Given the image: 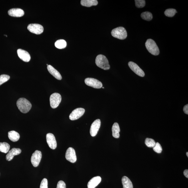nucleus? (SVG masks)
Masks as SVG:
<instances>
[{
  "label": "nucleus",
  "mask_w": 188,
  "mask_h": 188,
  "mask_svg": "<svg viewBox=\"0 0 188 188\" xmlns=\"http://www.w3.org/2000/svg\"><path fill=\"white\" fill-rule=\"evenodd\" d=\"M17 107L20 112L23 113H27L31 110V104L26 98H20L16 103Z\"/></svg>",
  "instance_id": "obj_1"
},
{
  "label": "nucleus",
  "mask_w": 188,
  "mask_h": 188,
  "mask_svg": "<svg viewBox=\"0 0 188 188\" xmlns=\"http://www.w3.org/2000/svg\"><path fill=\"white\" fill-rule=\"evenodd\" d=\"M96 66L105 70H108L110 68L109 62L107 58L104 55H98L96 59Z\"/></svg>",
  "instance_id": "obj_2"
},
{
  "label": "nucleus",
  "mask_w": 188,
  "mask_h": 188,
  "mask_svg": "<svg viewBox=\"0 0 188 188\" xmlns=\"http://www.w3.org/2000/svg\"><path fill=\"white\" fill-rule=\"evenodd\" d=\"M147 50L152 55L158 56L160 53V50L157 44L152 39H147L145 43Z\"/></svg>",
  "instance_id": "obj_3"
},
{
  "label": "nucleus",
  "mask_w": 188,
  "mask_h": 188,
  "mask_svg": "<svg viewBox=\"0 0 188 188\" xmlns=\"http://www.w3.org/2000/svg\"><path fill=\"white\" fill-rule=\"evenodd\" d=\"M111 34L114 38L123 40L127 38V33L125 29L123 27H118L113 29Z\"/></svg>",
  "instance_id": "obj_4"
},
{
  "label": "nucleus",
  "mask_w": 188,
  "mask_h": 188,
  "mask_svg": "<svg viewBox=\"0 0 188 188\" xmlns=\"http://www.w3.org/2000/svg\"><path fill=\"white\" fill-rule=\"evenodd\" d=\"M51 107L53 109L57 107L61 101V96L60 94L54 93L51 95L49 99Z\"/></svg>",
  "instance_id": "obj_5"
},
{
  "label": "nucleus",
  "mask_w": 188,
  "mask_h": 188,
  "mask_svg": "<svg viewBox=\"0 0 188 188\" xmlns=\"http://www.w3.org/2000/svg\"><path fill=\"white\" fill-rule=\"evenodd\" d=\"M27 29L31 33L37 34H41L43 33L44 28L41 25L38 24H29Z\"/></svg>",
  "instance_id": "obj_6"
},
{
  "label": "nucleus",
  "mask_w": 188,
  "mask_h": 188,
  "mask_svg": "<svg viewBox=\"0 0 188 188\" xmlns=\"http://www.w3.org/2000/svg\"><path fill=\"white\" fill-rule=\"evenodd\" d=\"M85 82L88 86L95 89H100L103 86V84L101 81L93 78H86L85 79Z\"/></svg>",
  "instance_id": "obj_7"
},
{
  "label": "nucleus",
  "mask_w": 188,
  "mask_h": 188,
  "mask_svg": "<svg viewBox=\"0 0 188 188\" xmlns=\"http://www.w3.org/2000/svg\"><path fill=\"white\" fill-rule=\"evenodd\" d=\"M42 157V153L40 151L36 150L32 155L31 161L34 167L38 166L40 163Z\"/></svg>",
  "instance_id": "obj_8"
},
{
  "label": "nucleus",
  "mask_w": 188,
  "mask_h": 188,
  "mask_svg": "<svg viewBox=\"0 0 188 188\" xmlns=\"http://www.w3.org/2000/svg\"><path fill=\"white\" fill-rule=\"evenodd\" d=\"M85 112V110L83 108H76L71 112L69 118L72 121L78 120L83 115Z\"/></svg>",
  "instance_id": "obj_9"
},
{
  "label": "nucleus",
  "mask_w": 188,
  "mask_h": 188,
  "mask_svg": "<svg viewBox=\"0 0 188 188\" xmlns=\"http://www.w3.org/2000/svg\"><path fill=\"white\" fill-rule=\"evenodd\" d=\"M65 157L67 160L72 163L77 160V157L75 150L72 147H69L66 151Z\"/></svg>",
  "instance_id": "obj_10"
},
{
  "label": "nucleus",
  "mask_w": 188,
  "mask_h": 188,
  "mask_svg": "<svg viewBox=\"0 0 188 188\" xmlns=\"http://www.w3.org/2000/svg\"><path fill=\"white\" fill-rule=\"evenodd\" d=\"M128 65L130 68L137 75L143 77L145 75L144 72L141 69L137 64L130 61L128 63Z\"/></svg>",
  "instance_id": "obj_11"
},
{
  "label": "nucleus",
  "mask_w": 188,
  "mask_h": 188,
  "mask_svg": "<svg viewBox=\"0 0 188 188\" xmlns=\"http://www.w3.org/2000/svg\"><path fill=\"white\" fill-rule=\"evenodd\" d=\"M101 125V121L100 119H97L94 121L91 125L90 133L91 136L95 137L97 135Z\"/></svg>",
  "instance_id": "obj_12"
},
{
  "label": "nucleus",
  "mask_w": 188,
  "mask_h": 188,
  "mask_svg": "<svg viewBox=\"0 0 188 188\" xmlns=\"http://www.w3.org/2000/svg\"><path fill=\"white\" fill-rule=\"evenodd\" d=\"M46 138L49 147L52 149H55L57 147V143L54 136L51 133H48L46 135Z\"/></svg>",
  "instance_id": "obj_13"
},
{
  "label": "nucleus",
  "mask_w": 188,
  "mask_h": 188,
  "mask_svg": "<svg viewBox=\"0 0 188 188\" xmlns=\"http://www.w3.org/2000/svg\"><path fill=\"white\" fill-rule=\"evenodd\" d=\"M17 53L19 58L22 60L26 62H28L30 61L31 56L28 52L21 49H19L17 50Z\"/></svg>",
  "instance_id": "obj_14"
},
{
  "label": "nucleus",
  "mask_w": 188,
  "mask_h": 188,
  "mask_svg": "<svg viewBox=\"0 0 188 188\" xmlns=\"http://www.w3.org/2000/svg\"><path fill=\"white\" fill-rule=\"evenodd\" d=\"M9 16L15 17H20L24 16V12L23 10L19 8L12 9L8 11Z\"/></svg>",
  "instance_id": "obj_15"
},
{
  "label": "nucleus",
  "mask_w": 188,
  "mask_h": 188,
  "mask_svg": "<svg viewBox=\"0 0 188 188\" xmlns=\"http://www.w3.org/2000/svg\"><path fill=\"white\" fill-rule=\"evenodd\" d=\"M21 150L20 148H13L9 150L6 156V160L8 161H10L13 159L15 156L20 154Z\"/></svg>",
  "instance_id": "obj_16"
},
{
  "label": "nucleus",
  "mask_w": 188,
  "mask_h": 188,
  "mask_svg": "<svg viewBox=\"0 0 188 188\" xmlns=\"http://www.w3.org/2000/svg\"><path fill=\"white\" fill-rule=\"evenodd\" d=\"M101 180V178L100 176H96L93 178L88 183V188H95L100 183Z\"/></svg>",
  "instance_id": "obj_17"
},
{
  "label": "nucleus",
  "mask_w": 188,
  "mask_h": 188,
  "mask_svg": "<svg viewBox=\"0 0 188 188\" xmlns=\"http://www.w3.org/2000/svg\"><path fill=\"white\" fill-rule=\"evenodd\" d=\"M47 68H48L49 72L52 75H53L54 78L57 79V80H61L62 78L60 73L56 69L54 68L53 67L50 65H49L47 67Z\"/></svg>",
  "instance_id": "obj_18"
},
{
  "label": "nucleus",
  "mask_w": 188,
  "mask_h": 188,
  "mask_svg": "<svg viewBox=\"0 0 188 188\" xmlns=\"http://www.w3.org/2000/svg\"><path fill=\"white\" fill-rule=\"evenodd\" d=\"M112 135L114 137L118 138L120 137V132L119 125L117 123L114 124L112 128Z\"/></svg>",
  "instance_id": "obj_19"
},
{
  "label": "nucleus",
  "mask_w": 188,
  "mask_h": 188,
  "mask_svg": "<svg viewBox=\"0 0 188 188\" xmlns=\"http://www.w3.org/2000/svg\"><path fill=\"white\" fill-rule=\"evenodd\" d=\"M8 137L9 139L12 142H16L19 139L20 136L16 131H12L8 132Z\"/></svg>",
  "instance_id": "obj_20"
},
{
  "label": "nucleus",
  "mask_w": 188,
  "mask_h": 188,
  "mask_svg": "<svg viewBox=\"0 0 188 188\" xmlns=\"http://www.w3.org/2000/svg\"><path fill=\"white\" fill-rule=\"evenodd\" d=\"M81 5L83 6L90 7L97 5L98 2L96 0H81Z\"/></svg>",
  "instance_id": "obj_21"
},
{
  "label": "nucleus",
  "mask_w": 188,
  "mask_h": 188,
  "mask_svg": "<svg viewBox=\"0 0 188 188\" xmlns=\"http://www.w3.org/2000/svg\"><path fill=\"white\" fill-rule=\"evenodd\" d=\"M123 188H133L132 183L127 176H123L122 179Z\"/></svg>",
  "instance_id": "obj_22"
},
{
  "label": "nucleus",
  "mask_w": 188,
  "mask_h": 188,
  "mask_svg": "<svg viewBox=\"0 0 188 188\" xmlns=\"http://www.w3.org/2000/svg\"><path fill=\"white\" fill-rule=\"evenodd\" d=\"M10 145L8 143L6 142L0 143V151L7 153L9 151Z\"/></svg>",
  "instance_id": "obj_23"
},
{
  "label": "nucleus",
  "mask_w": 188,
  "mask_h": 188,
  "mask_svg": "<svg viewBox=\"0 0 188 188\" xmlns=\"http://www.w3.org/2000/svg\"><path fill=\"white\" fill-rule=\"evenodd\" d=\"M55 46L58 49H63L66 47L67 43L65 40L63 39H60L56 42Z\"/></svg>",
  "instance_id": "obj_24"
},
{
  "label": "nucleus",
  "mask_w": 188,
  "mask_h": 188,
  "mask_svg": "<svg viewBox=\"0 0 188 188\" xmlns=\"http://www.w3.org/2000/svg\"><path fill=\"white\" fill-rule=\"evenodd\" d=\"M142 18L146 21H150L153 18V16L151 13L148 12H143L141 15Z\"/></svg>",
  "instance_id": "obj_25"
},
{
  "label": "nucleus",
  "mask_w": 188,
  "mask_h": 188,
  "mask_svg": "<svg viewBox=\"0 0 188 188\" xmlns=\"http://www.w3.org/2000/svg\"><path fill=\"white\" fill-rule=\"evenodd\" d=\"M145 143L147 147L150 148L154 147L156 143L151 138H146L145 141Z\"/></svg>",
  "instance_id": "obj_26"
},
{
  "label": "nucleus",
  "mask_w": 188,
  "mask_h": 188,
  "mask_svg": "<svg viewBox=\"0 0 188 188\" xmlns=\"http://www.w3.org/2000/svg\"><path fill=\"white\" fill-rule=\"evenodd\" d=\"M177 12L175 9H168L166 10L164 12L165 16L169 17L174 16Z\"/></svg>",
  "instance_id": "obj_27"
},
{
  "label": "nucleus",
  "mask_w": 188,
  "mask_h": 188,
  "mask_svg": "<svg viewBox=\"0 0 188 188\" xmlns=\"http://www.w3.org/2000/svg\"><path fill=\"white\" fill-rule=\"evenodd\" d=\"M10 78L9 75L5 74L0 76V85L9 80Z\"/></svg>",
  "instance_id": "obj_28"
},
{
  "label": "nucleus",
  "mask_w": 188,
  "mask_h": 188,
  "mask_svg": "<svg viewBox=\"0 0 188 188\" xmlns=\"http://www.w3.org/2000/svg\"><path fill=\"white\" fill-rule=\"evenodd\" d=\"M136 6L138 8H142L145 5V1L144 0H136Z\"/></svg>",
  "instance_id": "obj_29"
},
{
  "label": "nucleus",
  "mask_w": 188,
  "mask_h": 188,
  "mask_svg": "<svg viewBox=\"0 0 188 188\" xmlns=\"http://www.w3.org/2000/svg\"><path fill=\"white\" fill-rule=\"evenodd\" d=\"M153 150L156 152L157 153H161L162 152V148L161 145L159 143H157L154 147H153Z\"/></svg>",
  "instance_id": "obj_30"
},
{
  "label": "nucleus",
  "mask_w": 188,
  "mask_h": 188,
  "mask_svg": "<svg viewBox=\"0 0 188 188\" xmlns=\"http://www.w3.org/2000/svg\"><path fill=\"white\" fill-rule=\"evenodd\" d=\"M40 188H48V180L44 179L42 180L40 185Z\"/></svg>",
  "instance_id": "obj_31"
},
{
  "label": "nucleus",
  "mask_w": 188,
  "mask_h": 188,
  "mask_svg": "<svg viewBox=\"0 0 188 188\" xmlns=\"http://www.w3.org/2000/svg\"><path fill=\"white\" fill-rule=\"evenodd\" d=\"M56 188H66L65 183L62 180H60L58 183Z\"/></svg>",
  "instance_id": "obj_32"
},
{
  "label": "nucleus",
  "mask_w": 188,
  "mask_h": 188,
  "mask_svg": "<svg viewBox=\"0 0 188 188\" xmlns=\"http://www.w3.org/2000/svg\"><path fill=\"white\" fill-rule=\"evenodd\" d=\"M183 111L186 114H188V105L187 104L185 105L183 108Z\"/></svg>",
  "instance_id": "obj_33"
},
{
  "label": "nucleus",
  "mask_w": 188,
  "mask_h": 188,
  "mask_svg": "<svg viewBox=\"0 0 188 188\" xmlns=\"http://www.w3.org/2000/svg\"><path fill=\"white\" fill-rule=\"evenodd\" d=\"M184 174L185 177L186 178H188V170L187 169L185 170L184 172Z\"/></svg>",
  "instance_id": "obj_34"
},
{
  "label": "nucleus",
  "mask_w": 188,
  "mask_h": 188,
  "mask_svg": "<svg viewBox=\"0 0 188 188\" xmlns=\"http://www.w3.org/2000/svg\"><path fill=\"white\" fill-rule=\"evenodd\" d=\"M186 154L187 157H188V152L186 153Z\"/></svg>",
  "instance_id": "obj_35"
},
{
  "label": "nucleus",
  "mask_w": 188,
  "mask_h": 188,
  "mask_svg": "<svg viewBox=\"0 0 188 188\" xmlns=\"http://www.w3.org/2000/svg\"><path fill=\"white\" fill-rule=\"evenodd\" d=\"M103 89H104V87H103Z\"/></svg>",
  "instance_id": "obj_36"
}]
</instances>
